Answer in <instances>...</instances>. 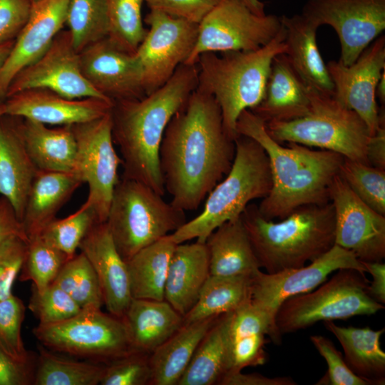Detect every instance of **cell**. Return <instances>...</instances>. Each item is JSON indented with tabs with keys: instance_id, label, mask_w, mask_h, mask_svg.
<instances>
[{
	"instance_id": "cell-31",
	"label": "cell",
	"mask_w": 385,
	"mask_h": 385,
	"mask_svg": "<svg viewBox=\"0 0 385 385\" xmlns=\"http://www.w3.org/2000/svg\"><path fill=\"white\" fill-rule=\"evenodd\" d=\"M230 314L225 313L217 318L198 344L178 385H220L232 370Z\"/></svg>"
},
{
	"instance_id": "cell-11",
	"label": "cell",
	"mask_w": 385,
	"mask_h": 385,
	"mask_svg": "<svg viewBox=\"0 0 385 385\" xmlns=\"http://www.w3.org/2000/svg\"><path fill=\"white\" fill-rule=\"evenodd\" d=\"M282 26L281 17L257 14L242 0H221L198 24L195 45L185 64L205 52L250 51L267 44Z\"/></svg>"
},
{
	"instance_id": "cell-43",
	"label": "cell",
	"mask_w": 385,
	"mask_h": 385,
	"mask_svg": "<svg viewBox=\"0 0 385 385\" xmlns=\"http://www.w3.org/2000/svg\"><path fill=\"white\" fill-rule=\"evenodd\" d=\"M96 222H98L94 212L83 203L68 217L62 219L56 217L40 235L70 259L76 254L81 241Z\"/></svg>"
},
{
	"instance_id": "cell-49",
	"label": "cell",
	"mask_w": 385,
	"mask_h": 385,
	"mask_svg": "<svg viewBox=\"0 0 385 385\" xmlns=\"http://www.w3.org/2000/svg\"><path fill=\"white\" fill-rule=\"evenodd\" d=\"M221 0H144L150 10L199 24Z\"/></svg>"
},
{
	"instance_id": "cell-60",
	"label": "cell",
	"mask_w": 385,
	"mask_h": 385,
	"mask_svg": "<svg viewBox=\"0 0 385 385\" xmlns=\"http://www.w3.org/2000/svg\"><path fill=\"white\" fill-rule=\"evenodd\" d=\"M30 1H31L32 4H35L40 0H30Z\"/></svg>"
},
{
	"instance_id": "cell-59",
	"label": "cell",
	"mask_w": 385,
	"mask_h": 385,
	"mask_svg": "<svg viewBox=\"0 0 385 385\" xmlns=\"http://www.w3.org/2000/svg\"><path fill=\"white\" fill-rule=\"evenodd\" d=\"M6 114V105L4 102L0 103V116Z\"/></svg>"
},
{
	"instance_id": "cell-45",
	"label": "cell",
	"mask_w": 385,
	"mask_h": 385,
	"mask_svg": "<svg viewBox=\"0 0 385 385\" xmlns=\"http://www.w3.org/2000/svg\"><path fill=\"white\" fill-rule=\"evenodd\" d=\"M28 308L38 319L40 324L64 321L78 314L82 309L66 292L53 283L41 292L31 286Z\"/></svg>"
},
{
	"instance_id": "cell-19",
	"label": "cell",
	"mask_w": 385,
	"mask_h": 385,
	"mask_svg": "<svg viewBox=\"0 0 385 385\" xmlns=\"http://www.w3.org/2000/svg\"><path fill=\"white\" fill-rule=\"evenodd\" d=\"M79 58L85 78L113 102L146 96L143 68L136 53L120 49L106 37L80 52Z\"/></svg>"
},
{
	"instance_id": "cell-6",
	"label": "cell",
	"mask_w": 385,
	"mask_h": 385,
	"mask_svg": "<svg viewBox=\"0 0 385 385\" xmlns=\"http://www.w3.org/2000/svg\"><path fill=\"white\" fill-rule=\"evenodd\" d=\"M235 155L225 177L205 200L202 210L187 221L168 238L175 244L196 239L205 242L222 224L240 217L250 202L264 198L272 186L269 160L264 148L254 139L238 135Z\"/></svg>"
},
{
	"instance_id": "cell-1",
	"label": "cell",
	"mask_w": 385,
	"mask_h": 385,
	"mask_svg": "<svg viewBox=\"0 0 385 385\" xmlns=\"http://www.w3.org/2000/svg\"><path fill=\"white\" fill-rule=\"evenodd\" d=\"M235 143L227 133L221 110L210 94L196 88L168 123L159 161L170 203L195 210L230 171Z\"/></svg>"
},
{
	"instance_id": "cell-32",
	"label": "cell",
	"mask_w": 385,
	"mask_h": 385,
	"mask_svg": "<svg viewBox=\"0 0 385 385\" xmlns=\"http://www.w3.org/2000/svg\"><path fill=\"white\" fill-rule=\"evenodd\" d=\"M218 317L183 324L150 354V385H178L198 344Z\"/></svg>"
},
{
	"instance_id": "cell-38",
	"label": "cell",
	"mask_w": 385,
	"mask_h": 385,
	"mask_svg": "<svg viewBox=\"0 0 385 385\" xmlns=\"http://www.w3.org/2000/svg\"><path fill=\"white\" fill-rule=\"evenodd\" d=\"M66 24L78 53L108 37L106 0H70Z\"/></svg>"
},
{
	"instance_id": "cell-24",
	"label": "cell",
	"mask_w": 385,
	"mask_h": 385,
	"mask_svg": "<svg viewBox=\"0 0 385 385\" xmlns=\"http://www.w3.org/2000/svg\"><path fill=\"white\" fill-rule=\"evenodd\" d=\"M210 275L205 242L177 244L168 267L165 300L184 317L196 303Z\"/></svg>"
},
{
	"instance_id": "cell-16",
	"label": "cell",
	"mask_w": 385,
	"mask_h": 385,
	"mask_svg": "<svg viewBox=\"0 0 385 385\" xmlns=\"http://www.w3.org/2000/svg\"><path fill=\"white\" fill-rule=\"evenodd\" d=\"M31 88L48 89L71 99L93 97L110 100L98 92L83 76L79 53L73 46L68 30L60 31L47 51L14 77L8 88L6 98Z\"/></svg>"
},
{
	"instance_id": "cell-7",
	"label": "cell",
	"mask_w": 385,
	"mask_h": 385,
	"mask_svg": "<svg viewBox=\"0 0 385 385\" xmlns=\"http://www.w3.org/2000/svg\"><path fill=\"white\" fill-rule=\"evenodd\" d=\"M308 88V113L290 120L265 123L270 136L279 143L319 148L368 164L366 149L371 134L365 122L356 112L341 105L333 95Z\"/></svg>"
},
{
	"instance_id": "cell-36",
	"label": "cell",
	"mask_w": 385,
	"mask_h": 385,
	"mask_svg": "<svg viewBox=\"0 0 385 385\" xmlns=\"http://www.w3.org/2000/svg\"><path fill=\"white\" fill-rule=\"evenodd\" d=\"M252 276L210 274L196 303L183 317L184 324L234 312L250 301Z\"/></svg>"
},
{
	"instance_id": "cell-57",
	"label": "cell",
	"mask_w": 385,
	"mask_h": 385,
	"mask_svg": "<svg viewBox=\"0 0 385 385\" xmlns=\"http://www.w3.org/2000/svg\"><path fill=\"white\" fill-rule=\"evenodd\" d=\"M252 11L257 14H265V4L261 0H242Z\"/></svg>"
},
{
	"instance_id": "cell-33",
	"label": "cell",
	"mask_w": 385,
	"mask_h": 385,
	"mask_svg": "<svg viewBox=\"0 0 385 385\" xmlns=\"http://www.w3.org/2000/svg\"><path fill=\"white\" fill-rule=\"evenodd\" d=\"M326 329L339 342L344 353V361L357 376L371 385L385 384V352L380 338L384 328L374 330L370 327H339L333 321L324 322Z\"/></svg>"
},
{
	"instance_id": "cell-54",
	"label": "cell",
	"mask_w": 385,
	"mask_h": 385,
	"mask_svg": "<svg viewBox=\"0 0 385 385\" xmlns=\"http://www.w3.org/2000/svg\"><path fill=\"white\" fill-rule=\"evenodd\" d=\"M385 118L375 133L370 137L366 149L368 164L385 170Z\"/></svg>"
},
{
	"instance_id": "cell-30",
	"label": "cell",
	"mask_w": 385,
	"mask_h": 385,
	"mask_svg": "<svg viewBox=\"0 0 385 385\" xmlns=\"http://www.w3.org/2000/svg\"><path fill=\"white\" fill-rule=\"evenodd\" d=\"M205 244L212 275H253L261 268L240 217L216 228Z\"/></svg>"
},
{
	"instance_id": "cell-21",
	"label": "cell",
	"mask_w": 385,
	"mask_h": 385,
	"mask_svg": "<svg viewBox=\"0 0 385 385\" xmlns=\"http://www.w3.org/2000/svg\"><path fill=\"white\" fill-rule=\"evenodd\" d=\"M6 114L45 125H72L98 119L113 102L99 98L71 99L45 88L21 91L4 101Z\"/></svg>"
},
{
	"instance_id": "cell-26",
	"label": "cell",
	"mask_w": 385,
	"mask_h": 385,
	"mask_svg": "<svg viewBox=\"0 0 385 385\" xmlns=\"http://www.w3.org/2000/svg\"><path fill=\"white\" fill-rule=\"evenodd\" d=\"M279 344L282 335L269 316L248 301L231 312L229 337L232 356V371L248 366L263 365L267 359L265 336Z\"/></svg>"
},
{
	"instance_id": "cell-44",
	"label": "cell",
	"mask_w": 385,
	"mask_h": 385,
	"mask_svg": "<svg viewBox=\"0 0 385 385\" xmlns=\"http://www.w3.org/2000/svg\"><path fill=\"white\" fill-rule=\"evenodd\" d=\"M25 312L23 301L14 294L0 301V348L16 361L31 363L36 356L26 350L21 336Z\"/></svg>"
},
{
	"instance_id": "cell-39",
	"label": "cell",
	"mask_w": 385,
	"mask_h": 385,
	"mask_svg": "<svg viewBox=\"0 0 385 385\" xmlns=\"http://www.w3.org/2000/svg\"><path fill=\"white\" fill-rule=\"evenodd\" d=\"M53 283L66 292L81 308H101L103 304L96 273L81 252L65 262Z\"/></svg>"
},
{
	"instance_id": "cell-35",
	"label": "cell",
	"mask_w": 385,
	"mask_h": 385,
	"mask_svg": "<svg viewBox=\"0 0 385 385\" xmlns=\"http://www.w3.org/2000/svg\"><path fill=\"white\" fill-rule=\"evenodd\" d=\"M168 235L126 261L133 298L165 300L168 267L176 245Z\"/></svg>"
},
{
	"instance_id": "cell-52",
	"label": "cell",
	"mask_w": 385,
	"mask_h": 385,
	"mask_svg": "<svg viewBox=\"0 0 385 385\" xmlns=\"http://www.w3.org/2000/svg\"><path fill=\"white\" fill-rule=\"evenodd\" d=\"M13 237L29 242L23 223L14 207L8 199L0 196V245Z\"/></svg>"
},
{
	"instance_id": "cell-12",
	"label": "cell",
	"mask_w": 385,
	"mask_h": 385,
	"mask_svg": "<svg viewBox=\"0 0 385 385\" xmlns=\"http://www.w3.org/2000/svg\"><path fill=\"white\" fill-rule=\"evenodd\" d=\"M76 154L73 173L88 186L84 202L98 222L107 220L122 160L114 148L111 111L104 116L71 125Z\"/></svg>"
},
{
	"instance_id": "cell-34",
	"label": "cell",
	"mask_w": 385,
	"mask_h": 385,
	"mask_svg": "<svg viewBox=\"0 0 385 385\" xmlns=\"http://www.w3.org/2000/svg\"><path fill=\"white\" fill-rule=\"evenodd\" d=\"M21 128L26 148L38 170L73 171L76 141L71 125L49 128L23 118Z\"/></svg>"
},
{
	"instance_id": "cell-18",
	"label": "cell",
	"mask_w": 385,
	"mask_h": 385,
	"mask_svg": "<svg viewBox=\"0 0 385 385\" xmlns=\"http://www.w3.org/2000/svg\"><path fill=\"white\" fill-rule=\"evenodd\" d=\"M335 217L334 244L351 251L361 262L385 258V215L362 202L338 175L330 191Z\"/></svg>"
},
{
	"instance_id": "cell-10",
	"label": "cell",
	"mask_w": 385,
	"mask_h": 385,
	"mask_svg": "<svg viewBox=\"0 0 385 385\" xmlns=\"http://www.w3.org/2000/svg\"><path fill=\"white\" fill-rule=\"evenodd\" d=\"M33 334L56 353L103 364L135 350L123 318L94 307L58 323L38 324Z\"/></svg>"
},
{
	"instance_id": "cell-40",
	"label": "cell",
	"mask_w": 385,
	"mask_h": 385,
	"mask_svg": "<svg viewBox=\"0 0 385 385\" xmlns=\"http://www.w3.org/2000/svg\"><path fill=\"white\" fill-rule=\"evenodd\" d=\"M143 2L144 0H106L108 38L129 53L136 52L148 31L142 19Z\"/></svg>"
},
{
	"instance_id": "cell-58",
	"label": "cell",
	"mask_w": 385,
	"mask_h": 385,
	"mask_svg": "<svg viewBox=\"0 0 385 385\" xmlns=\"http://www.w3.org/2000/svg\"><path fill=\"white\" fill-rule=\"evenodd\" d=\"M376 95L383 103L385 102V71L382 73L377 84Z\"/></svg>"
},
{
	"instance_id": "cell-47",
	"label": "cell",
	"mask_w": 385,
	"mask_h": 385,
	"mask_svg": "<svg viewBox=\"0 0 385 385\" xmlns=\"http://www.w3.org/2000/svg\"><path fill=\"white\" fill-rule=\"evenodd\" d=\"M309 339L328 366L327 372L317 384L371 385L349 368L342 353L329 339L322 335H312Z\"/></svg>"
},
{
	"instance_id": "cell-42",
	"label": "cell",
	"mask_w": 385,
	"mask_h": 385,
	"mask_svg": "<svg viewBox=\"0 0 385 385\" xmlns=\"http://www.w3.org/2000/svg\"><path fill=\"white\" fill-rule=\"evenodd\" d=\"M339 175L362 202L385 215V170L344 158Z\"/></svg>"
},
{
	"instance_id": "cell-50",
	"label": "cell",
	"mask_w": 385,
	"mask_h": 385,
	"mask_svg": "<svg viewBox=\"0 0 385 385\" xmlns=\"http://www.w3.org/2000/svg\"><path fill=\"white\" fill-rule=\"evenodd\" d=\"M30 0H0V45L15 40L32 9Z\"/></svg>"
},
{
	"instance_id": "cell-15",
	"label": "cell",
	"mask_w": 385,
	"mask_h": 385,
	"mask_svg": "<svg viewBox=\"0 0 385 385\" xmlns=\"http://www.w3.org/2000/svg\"><path fill=\"white\" fill-rule=\"evenodd\" d=\"M143 21L149 29L135 53L143 65L148 95L163 86L188 59L197 38L198 24L157 10H150Z\"/></svg>"
},
{
	"instance_id": "cell-3",
	"label": "cell",
	"mask_w": 385,
	"mask_h": 385,
	"mask_svg": "<svg viewBox=\"0 0 385 385\" xmlns=\"http://www.w3.org/2000/svg\"><path fill=\"white\" fill-rule=\"evenodd\" d=\"M236 129L238 135L256 140L269 160L272 186L257 206L263 217L281 220L301 207L330 202L331 185L344 160L342 155L294 143L283 146L270 136L265 122L250 110L241 113Z\"/></svg>"
},
{
	"instance_id": "cell-22",
	"label": "cell",
	"mask_w": 385,
	"mask_h": 385,
	"mask_svg": "<svg viewBox=\"0 0 385 385\" xmlns=\"http://www.w3.org/2000/svg\"><path fill=\"white\" fill-rule=\"evenodd\" d=\"M79 249L96 273L107 310L123 318L133 298L128 271L106 222L95 223L81 241Z\"/></svg>"
},
{
	"instance_id": "cell-23",
	"label": "cell",
	"mask_w": 385,
	"mask_h": 385,
	"mask_svg": "<svg viewBox=\"0 0 385 385\" xmlns=\"http://www.w3.org/2000/svg\"><path fill=\"white\" fill-rule=\"evenodd\" d=\"M21 117L0 116V196L22 220L27 196L38 171L24 139Z\"/></svg>"
},
{
	"instance_id": "cell-55",
	"label": "cell",
	"mask_w": 385,
	"mask_h": 385,
	"mask_svg": "<svg viewBox=\"0 0 385 385\" xmlns=\"http://www.w3.org/2000/svg\"><path fill=\"white\" fill-rule=\"evenodd\" d=\"M372 276L367 287L369 295L379 303H385V264L383 262H361Z\"/></svg>"
},
{
	"instance_id": "cell-8",
	"label": "cell",
	"mask_w": 385,
	"mask_h": 385,
	"mask_svg": "<svg viewBox=\"0 0 385 385\" xmlns=\"http://www.w3.org/2000/svg\"><path fill=\"white\" fill-rule=\"evenodd\" d=\"M186 222L185 211L166 202L163 195L143 183L123 177L115 187L106 221L125 262Z\"/></svg>"
},
{
	"instance_id": "cell-29",
	"label": "cell",
	"mask_w": 385,
	"mask_h": 385,
	"mask_svg": "<svg viewBox=\"0 0 385 385\" xmlns=\"http://www.w3.org/2000/svg\"><path fill=\"white\" fill-rule=\"evenodd\" d=\"M123 319L133 347L150 354L184 324V317L165 300L132 298Z\"/></svg>"
},
{
	"instance_id": "cell-5",
	"label": "cell",
	"mask_w": 385,
	"mask_h": 385,
	"mask_svg": "<svg viewBox=\"0 0 385 385\" xmlns=\"http://www.w3.org/2000/svg\"><path fill=\"white\" fill-rule=\"evenodd\" d=\"M283 25L264 46L250 51L201 53L197 60V87L211 95L221 110L224 127L234 140L237 119L263 99L273 58L286 52Z\"/></svg>"
},
{
	"instance_id": "cell-4",
	"label": "cell",
	"mask_w": 385,
	"mask_h": 385,
	"mask_svg": "<svg viewBox=\"0 0 385 385\" xmlns=\"http://www.w3.org/2000/svg\"><path fill=\"white\" fill-rule=\"evenodd\" d=\"M240 217L260 267L269 274L301 267L334 245L331 202L301 207L279 222L265 219L249 204Z\"/></svg>"
},
{
	"instance_id": "cell-28",
	"label": "cell",
	"mask_w": 385,
	"mask_h": 385,
	"mask_svg": "<svg viewBox=\"0 0 385 385\" xmlns=\"http://www.w3.org/2000/svg\"><path fill=\"white\" fill-rule=\"evenodd\" d=\"M81 183L73 172L38 170L21 220L29 240L41 235Z\"/></svg>"
},
{
	"instance_id": "cell-37",
	"label": "cell",
	"mask_w": 385,
	"mask_h": 385,
	"mask_svg": "<svg viewBox=\"0 0 385 385\" xmlns=\"http://www.w3.org/2000/svg\"><path fill=\"white\" fill-rule=\"evenodd\" d=\"M38 350L33 385L100 384L105 364L59 355L40 343Z\"/></svg>"
},
{
	"instance_id": "cell-56",
	"label": "cell",
	"mask_w": 385,
	"mask_h": 385,
	"mask_svg": "<svg viewBox=\"0 0 385 385\" xmlns=\"http://www.w3.org/2000/svg\"><path fill=\"white\" fill-rule=\"evenodd\" d=\"M14 41L15 40H12L0 45V71L13 48Z\"/></svg>"
},
{
	"instance_id": "cell-46",
	"label": "cell",
	"mask_w": 385,
	"mask_h": 385,
	"mask_svg": "<svg viewBox=\"0 0 385 385\" xmlns=\"http://www.w3.org/2000/svg\"><path fill=\"white\" fill-rule=\"evenodd\" d=\"M149 354L133 350L105 364L101 385H150Z\"/></svg>"
},
{
	"instance_id": "cell-14",
	"label": "cell",
	"mask_w": 385,
	"mask_h": 385,
	"mask_svg": "<svg viewBox=\"0 0 385 385\" xmlns=\"http://www.w3.org/2000/svg\"><path fill=\"white\" fill-rule=\"evenodd\" d=\"M341 269L366 272L353 252L335 244L307 266L274 274L260 270L252 276L250 301L263 310L275 325L277 312L285 300L314 289L327 281L330 274Z\"/></svg>"
},
{
	"instance_id": "cell-9",
	"label": "cell",
	"mask_w": 385,
	"mask_h": 385,
	"mask_svg": "<svg viewBox=\"0 0 385 385\" xmlns=\"http://www.w3.org/2000/svg\"><path fill=\"white\" fill-rule=\"evenodd\" d=\"M365 273L341 269L314 291L285 300L278 309L275 325L282 335L323 321L344 320L358 315H372L384 309L367 293Z\"/></svg>"
},
{
	"instance_id": "cell-41",
	"label": "cell",
	"mask_w": 385,
	"mask_h": 385,
	"mask_svg": "<svg viewBox=\"0 0 385 385\" xmlns=\"http://www.w3.org/2000/svg\"><path fill=\"white\" fill-rule=\"evenodd\" d=\"M68 260L64 253L41 235L36 236L28 242L19 279L22 282L31 281L32 286L41 292L53 283Z\"/></svg>"
},
{
	"instance_id": "cell-27",
	"label": "cell",
	"mask_w": 385,
	"mask_h": 385,
	"mask_svg": "<svg viewBox=\"0 0 385 385\" xmlns=\"http://www.w3.org/2000/svg\"><path fill=\"white\" fill-rule=\"evenodd\" d=\"M280 17L285 54L297 74L308 87L333 95L334 84L317 44L318 28L301 14Z\"/></svg>"
},
{
	"instance_id": "cell-48",
	"label": "cell",
	"mask_w": 385,
	"mask_h": 385,
	"mask_svg": "<svg viewBox=\"0 0 385 385\" xmlns=\"http://www.w3.org/2000/svg\"><path fill=\"white\" fill-rule=\"evenodd\" d=\"M28 242L13 237L0 245V301L10 297L26 254Z\"/></svg>"
},
{
	"instance_id": "cell-51",
	"label": "cell",
	"mask_w": 385,
	"mask_h": 385,
	"mask_svg": "<svg viewBox=\"0 0 385 385\" xmlns=\"http://www.w3.org/2000/svg\"><path fill=\"white\" fill-rule=\"evenodd\" d=\"M34 367L35 361H16L0 348V385H33Z\"/></svg>"
},
{
	"instance_id": "cell-25",
	"label": "cell",
	"mask_w": 385,
	"mask_h": 385,
	"mask_svg": "<svg viewBox=\"0 0 385 385\" xmlns=\"http://www.w3.org/2000/svg\"><path fill=\"white\" fill-rule=\"evenodd\" d=\"M310 108L309 88L297 74L285 53L272 60L265 95L250 110L265 123L305 115Z\"/></svg>"
},
{
	"instance_id": "cell-13",
	"label": "cell",
	"mask_w": 385,
	"mask_h": 385,
	"mask_svg": "<svg viewBox=\"0 0 385 385\" xmlns=\"http://www.w3.org/2000/svg\"><path fill=\"white\" fill-rule=\"evenodd\" d=\"M302 15L338 36L345 66L352 64L385 29V0H307Z\"/></svg>"
},
{
	"instance_id": "cell-20",
	"label": "cell",
	"mask_w": 385,
	"mask_h": 385,
	"mask_svg": "<svg viewBox=\"0 0 385 385\" xmlns=\"http://www.w3.org/2000/svg\"><path fill=\"white\" fill-rule=\"evenodd\" d=\"M70 0H40L33 4L30 16L15 39L0 71V103L8 88L24 68L37 61L66 24Z\"/></svg>"
},
{
	"instance_id": "cell-17",
	"label": "cell",
	"mask_w": 385,
	"mask_h": 385,
	"mask_svg": "<svg viewBox=\"0 0 385 385\" xmlns=\"http://www.w3.org/2000/svg\"><path fill=\"white\" fill-rule=\"evenodd\" d=\"M327 67L334 84L333 97L356 112L373 135L384 118L377 106L376 91L385 71V36L376 38L352 64L329 61Z\"/></svg>"
},
{
	"instance_id": "cell-53",
	"label": "cell",
	"mask_w": 385,
	"mask_h": 385,
	"mask_svg": "<svg viewBox=\"0 0 385 385\" xmlns=\"http://www.w3.org/2000/svg\"><path fill=\"white\" fill-rule=\"evenodd\" d=\"M289 377L270 378L257 373L243 374L242 371L227 373L220 385H296Z\"/></svg>"
},
{
	"instance_id": "cell-2",
	"label": "cell",
	"mask_w": 385,
	"mask_h": 385,
	"mask_svg": "<svg viewBox=\"0 0 385 385\" xmlns=\"http://www.w3.org/2000/svg\"><path fill=\"white\" fill-rule=\"evenodd\" d=\"M197 87V65L183 63L153 93L140 99L113 101L112 137L120 153L123 178L143 183L164 195L161 141L170 119Z\"/></svg>"
}]
</instances>
